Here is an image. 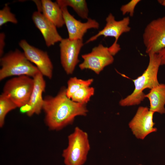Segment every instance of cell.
Here are the masks:
<instances>
[{"instance_id":"1","label":"cell","mask_w":165,"mask_h":165,"mask_svg":"<svg viewBox=\"0 0 165 165\" xmlns=\"http://www.w3.org/2000/svg\"><path fill=\"white\" fill-rule=\"evenodd\" d=\"M66 89L63 87L56 96L43 99L45 122L51 130H60L72 124L77 116H85L88 112L86 104L75 102L67 97Z\"/></svg>"},{"instance_id":"2","label":"cell","mask_w":165,"mask_h":165,"mask_svg":"<svg viewBox=\"0 0 165 165\" xmlns=\"http://www.w3.org/2000/svg\"><path fill=\"white\" fill-rule=\"evenodd\" d=\"M149 61L146 69L136 79H133L134 89L133 92L119 101L123 107L139 105L145 98L143 91L146 88L150 89L160 84L157 75L161 65V58L158 54H150Z\"/></svg>"},{"instance_id":"3","label":"cell","mask_w":165,"mask_h":165,"mask_svg":"<svg viewBox=\"0 0 165 165\" xmlns=\"http://www.w3.org/2000/svg\"><path fill=\"white\" fill-rule=\"evenodd\" d=\"M0 80L8 77L27 75L33 78L40 72L37 67L18 49L11 51L1 57Z\"/></svg>"},{"instance_id":"4","label":"cell","mask_w":165,"mask_h":165,"mask_svg":"<svg viewBox=\"0 0 165 165\" xmlns=\"http://www.w3.org/2000/svg\"><path fill=\"white\" fill-rule=\"evenodd\" d=\"M68 145L63 151L65 165H83L90 149L87 133L76 127L68 136Z\"/></svg>"},{"instance_id":"5","label":"cell","mask_w":165,"mask_h":165,"mask_svg":"<svg viewBox=\"0 0 165 165\" xmlns=\"http://www.w3.org/2000/svg\"><path fill=\"white\" fill-rule=\"evenodd\" d=\"M34 86L33 78L27 75L12 78L5 83L3 93L7 95L18 108L27 105Z\"/></svg>"},{"instance_id":"6","label":"cell","mask_w":165,"mask_h":165,"mask_svg":"<svg viewBox=\"0 0 165 165\" xmlns=\"http://www.w3.org/2000/svg\"><path fill=\"white\" fill-rule=\"evenodd\" d=\"M106 24L104 27L97 34L90 37L86 43L87 44L96 40L99 37L102 36L105 37H113L115 41L108 47L109 50L114 56L120 50L118 41L120 36L123 33L129 32L131 28L129 26L130 18L127 16L119 20H116L114 16L110 13L106 18Z\"/></svg>"},{"instance_id":"7","label":"cell","mask_w":165,"mask_h":165,"mask_svg":"<svg viewBox=\"0 0 165 165\" xmlns=\"http://www.w3.org/2000/svg\"><path fill=\"white\" fill-rule=\"evenodd\" d=\"M146 53L158 54L165 48V16L151 21L143 34Z\"/></svg>"},{"instance_id":"8","label":"cell","mask_w":165,"mask_h":165,"mask_svg":"<svg viewBox=\"0 0 165 165\" xmlns=\"http://www.w3.org/2000/svg\"><path fill=\"white\" fill-rule=\"evenodd\" d=\"M113 56L108 47L100 44L93 48L90 53L82 55L83 61L79 67L81 70L90 69L99 74L105 67L113 63Z\"/></svg>"},{"instance_id":"9","label":"cell","mask_w":165,"mask_h":165,"mask_svg":"<svg viewBox=\"0 0 165 165\" xmlns=\"http://www.w3.org/2000/svg\"><path fill=\"white\" fill-rule=\"evenodd\" d=\"M154 112L147 107L140 106L128 124L132 134L137 139H144L157 130L153 121Z\"/></svg>"},{"instance_id":"10","label":"cell","mask_w":165,"mask_h":165,"mask_svg":"<svg viewBox=\"0 0 165 165\" xmlns=\"http://www.w3.org/2000/svg\"><path fill=\"white\" fill-rule=\"evenodd\" d=\"M84 45L83 40L62 38L60 42V56L61 65L68 75L72 74L79 61V55Z\"/></svg>"},{"instance_id":"11","label":"cell","mask_w":165,"mask_h":165,"mask_svg":"<svg viewBox=\"0 0 165 165\" xmlns=\"http://www.w3.org/2000/svg\"><path fill=\"white\" fill-rule=\"evenodd\" d=\"M19 45L28 59L35 65L42 74L51 79L53 66L47 52L31 46L24 39L21 40Z\"/></svg>"},{"instance_id":"12","label":"cell","mask_w":165,"mask_h":165,"mask_svg":"<svg viewBox=\"0 0 165 165\" xmlns=\"http://www.w3.org/2000/svg\"><path fill=\"white\" fill-rule=\"evenodd\" d=\"M68 37L72 40H83L84 35L90 29H98L100 25L94 19L89 18L85 22L77 20L69 12L67 7L61 8Z\"/></svg>"},{"instance_id":"13","label":"cell","mask_w":165,"mask_h":165,"mask_svg":"<svg viewBox=\"0 0 165 165\" xmlns=\"http://www.w3.org/2000/svg\"><path fill=\"white\" fill-rule=\"evenodd\" d=\"M32 19L35 26L42 35L47 47L53 46L62 40L63 38L59 34L57 27L46 18L41 11L38 10L35 11Z\"/></svg>"},{"instance_id":"14","label":"cell","mask_w":165,"mask_h":165,"mask_svg":"<svg viewBox=\"0 0 165 165\" xmlns=\"http://www.w3.org/2000/svg\"><path fill=\"white\" fill-rule=\"evenodd\" d=\"M43 76L40 72L33 78L34 86L28 104L25 106L26 114L28 116L34 114L39 115L42 110L43 102L42 94L46 87Z\"/></svg>"},{"instance_id":"15","label":"cell","mask_w":165,"mask_h":165,"mask_svg":"<svg viewBox=\"0 0 165 165\" xmlns=\"http://www.w3.org/2000/svg\"><path fill=\"white\" fill-rule=\"evenodd\" d=\"M41 12L44 16L57 28L62 27L64 24L61 8L56 2L42 0Z\"/></svg>"},{"instance_id":"16","label":"cell","mask_w":165,"mask_h":165,"mask_svg":"<svg viewBox=\"0 0 165 165\" xmlns=\"http://www.w3.org/2000/svg\"><path fill=\"white\" fill-rule=\"evenodd\" d=\"M149 101V109L152 111L163 114L165 113V84H160L151 89L145 95Z\"/></svg>"},{"instance_id":"17","label":"cell","mask_w":165,"mask_h":165,"mask_svg":"<svg viewBox=\"0 0 165 165\" xmlns=\"http://www.w3.org/2000/svg\"><path fill=\"white\" fill-rule=\"evenodd\" d=\"M56 2L61 8L70 6L82 19H87L89 10L85 0H57Z\"/></svg>"},{"instance_id":"18","label":"cell","mask_w":165,"mask_h":165,"mask_svg":"<svg viewBox=\"0 0 165 165\" xmlns=\"http://www.w3.org/2000/svg\"><path fill=\"white\" fill-rule=\"evenodd\" d=\"M93 81L92 79L83 80L76 77L71 78L67 82V87L66 89L67 97L71 99L72 95L82 87L90 86Z\"/></svg>"},{"instance_id":"19","label":"cell","mask_w":165,"mask_h":165,"mask_svg":"<svg viewBox=\"0 0 165 165\" xmlns=\"http://www.w3.org/2000/svg\"><path fill=\"white\" fill-rule=\"evenodd\" d=\"M17 108L7 95L2 93L0 96V127L4 124L6 116L10 111Z\"/></svg>"},{"instance_id":"20","label":"cell","mask_w":165,"mask_h":165,"mask_svg":"<svg viewBox=\"0 0 165 165\" xmlns=\"http://www.w3.org/2000/svg\"><path fill=\"white\" fill-rule=\"evenodd\" d=\"M94 88L90 86L82 87L75 92L71 99L72 101L79 103L86 104L94 93Z\"/></svg>"},{"instance_id":"21","label":"cell","mask_w":165,"mask_h":165,"mask_svg":"<svg viewBox=\"0 0 165 165\" xmlns=\"http://www.w3.org/2000/svg\"><path fill=\"white\" fill-rule=\"evenodd\" d=\"M16 24L18 21L14 14L10 11V9L7 4L0 10V27L7 22Z\"/></svg>"},{"instance_id":"22","label":"cell","mask_w":165,"mask_h":165,"mask_svg":"<svg viewBox=\"0 0 165 165\" xmlns=\"http://www.w3.org/2000/svg\"><path fill=\"white\" fill-rule=\"evenodd\" d=\"M140 0H131L128 3L122 5L120 10L123 15L129 14L130 16H134L135 8L141 1Z\"/></svg>"},{"instance_id":"23","label":"cell","mask_w":165,"mask_h":165,"mask_svg":"<svg viewBox=\"0 0 165 165\" xmlns=\"http://www.w3.org/2000/svg\"><path fill=\"white\" fill-rule=\"evenodd\" d=\"M5 35L3 32L0 33V56H3L4 52V49L5 46Z\"/></svg>"},{"instance_id":"24","label":"cell","mask_w":165,"mask_h":165,"mask_svg":"<svg viewBox=\"0 0 165 165\" xmlns=\"http://www.w3.org/2000/svg\"><path fill=\"white\" fill-rule=\"evenodd\" d=\"M158 54L161 58V65H165V48L162 50Z\"/></svg>"},{"instance_id":"25","label":"cell","mask_w":165,"mask_h":165,"mask_svg":"<svg viewBox=\"0 0 165 165\" xmlns=\"http://www.w3.org/2000/svg\"><path fill=\"white\" fill-rule=\"evenodd\" d=\"M158 2L161 5L165 6V0H159Z\"/></svg>"},{"instance_id":"26","label":"cell","mask_w":165,"mask_h":165,"mask_svg":"<svg viewBox=\"0 0 165 165\" xmlns=\"http://www.w3.org/2000/svg\"><path fill=\"white\" fill-rule=\"evenodd\" d=\"M137 165H143L142 164H138Z\"/></svg>"}]
</instances>
